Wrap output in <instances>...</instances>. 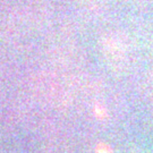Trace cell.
I'll list each match as a JSON object with an SVG mask.
<instances>
[{
    "mask_svg": "<svg viewBox=\"0 0 153 153\" xmlns=\"http://www.w3.org/2000/svg\"><path fill=\"white\" fill-rule=\"evenodd\" d=\"M97 153H112V151H111V149L107 144L101 143V144H99L98 148H97Z\"/></svg>",
    "mask_w": 153,
    "mask_h": 153,
    "instance_id": "1",
    "label": "cell"
}]
</instances>
